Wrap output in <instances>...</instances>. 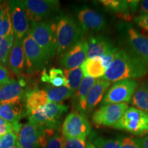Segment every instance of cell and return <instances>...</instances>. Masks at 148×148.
Returning a JSON list of instances; mask_svg holds the SVG:
<instances>
[{"mask_svg":"<svg viewBox=\"0 0 148 148\" xmlns=\"http://www.w3.org/2000/svg\"><path fill=\"white\" fill-rule=\"evenodd\" d=\"M127 108V103L103 105L93 112L92 121L97 127H113Z\"/></svg>","mask_w":148,"mask_h":148,"instance_id":"obj_9","label":"cell"},{"mask_svg":"<svg viewBox=\"0 0 148 148\" xmlns=\"http://www.w3.org/2000/svg\"><path fill=\"white\" fill-rule=\"evenodd\" d=\"M147 65L130 49L116 52L113 62L107 68L103 78L109 82L143 77L147 73Z\"/></svg>","mask_w":148,"mask_h":148,"instance_id":"obj_1","label":"cell"},{"mask_svg":"<svg viewBox=\"0 0 148 148\" xmlns=\"http://www.w3.org/2000/svg\"><path fill=\"white\" fill-rule=\"evenodd\" d=\"M139 12L140 14H148V0L140 1Z\"/></svg>","mask_w":148,"mask_h":148,"instance_id":"obj_41","label":"cell"},{"mask_svg":"<svg viewBox=\"0 0 148 148\" xmlns=\"http://www.w3.org/2000/svg\"><path fill=\"white\" fill-rule=\"evenodd\" d=\"M80 67L85 76L95 79L103 77L106 71L103 66L102 60L100 57L86 59Z\"/></svg>","mask_w":148,"mask_h":148,"instance_id":"obj_24","label":"cell"},{"mask_svg":"<svg viewBox=\"0 0 148 148\" xmlns=\"http://www.w3.org/2000/svg\"><path fill=\"white\" fill-rule=\"evenodd\" d=\"M23 46L28 71L34 72L42 69L49 58L29 32L23 38Z\"/></svg>","mask_w":148,"mask_h":148,"instance_id":"obj_10","label":"cell"},{"mask_svg":"<svg viewBox=\"0 0 148 148\" xmlns=\"http://www.w3.org/2000/svg\"><path fill=\"white\" fill-rule=\"evenodd\" d=\"M68 110V107L59 103L49 101L45 106L27 112L29 121L42 128L56 129L61 116Z\"/></svg>","mask_w":148,"mask_h":148,"instance_id":"obj_4","label":"cell"},{"mask_svg":"<svg viewBox=\"0 0 148 148\" xmlns=\"http://www.w3.org/2000/svg\"><path fill=\"white\" fill-rule=\"evenodd\" d=\"M10 14L12 30L14 36L18 39H23L28 32L29 24L23 1H9Z\"/></svg>","mask_w":148,"mask_h":148,"instance_id":"obj_11","label":"cell"},{"mask_svg":"<svg viewBox=\"0 0 148 148\" xmlns=\"http://www.w3.org/2000/svg\"><path fill=\"white\" fill-rule=\"evenodd\" d=\"M86 148H97L94 145L93 143H91V142H88L87 143V145H86Z\"/></svg>","mask_w":148,"mask_h":148,"instance_id":"obj_44","label":"cell"},{"mask_svg":"<svg viewBox=\"0 0 148 148\" xmlns=\"http://www.w3.org/2000/svg\"><path fill=\"white\" fill-rule=\"evenodd\" d=\"M17 134L14 132L0 136V148H12L16 144Z\"/></svg>","mask_w":148,"mask_h":148,"instance_id":"obj_33","label":"cell"},{"mask_svg":"<svg viewBox=\"0 0 148 148\" xmlns=\"http://www.w3.org/2000/svg\"><path fill=\"white\" fill-rule=\"evenodd\" d=\"M23 3L27 19L31 23L49 17L60 8V2L57 0H26Z\"/></svg>","mask_w":148,"mask_h":148,"instance_id":"obj_8","label":"cell"},{"mask_svg":"<svg viewBox=\"0 0 148 148\" xmlns=\"http://www.w3.org/2000/svg\"><path fill=\"white\" fill-rule=\"evenodd\" d=\"M97 79L92 77L85 76L82 79V82L79 85L78 89L73 95L74 103H75V110L78 111L86 115V97L93 85L95 84Z\"/></svg>","mask_w":148,"mask_h":148,"instance_id":"obj_19","label":"cell"},{"mask_svg":"<svg viewBox=\"0 0 148 148\" xmlns=\"http://www.w3.org/2000/svg\"><path fill=\"white\" fill-rule=\"evenodd\" d=\"M127 42L135 54L143 60L148 66V37L144 36L134 27L127 25L125 27Z\"/></svg>","mask_w":148,"mask_h":148,"instance_id":"obj_16","label":"cell"},{"mask_svg":"<svg viewBox=\"0 0 148 148\" xmlns=\"http://www.w3.org/2000/svg\"><path fill=\"white\" fill-rule=\"evenodd\" d=\"M9 8V1H3L0 3V19L2 17L5 11Z\"/></svg>","mask_w":148,"mask_h":148,"instance_id":"obj_43","label":"cell"},{"mask_svg":"<svg viewBox=\"0 0 148 148\" xmlns=\"http://www.w3.org/2000/svg\"><path fill=\"white\" fill-rule=\"evenodd\" d=\"M12 148H21V147H19V146H18V145H17V144H16V145H14V147H12Z\"/></svg>","mask_w":148,"mask_h":148,"instance_id":"obj_45","label":"cell"},{"mask_svg":"<svg viewBox=\"0 0 148 148\" xmlns=\"http://www.w3.org/2000/svg\"><path fill=\"white\" fill-rule=\"evenodd\" d=\"M21 100V98H16L0 102V117L12 123L14 132L16 134L22 127L19 123L23 114V106Z\"/></svg>","mask_w":148,"mask_h":148,"instance_id":"obj_13","label":"cell"},{"mask_svg":"<svg viewBox=\"0 0 148 148\" xmlns=\"http://www.w3.org/2000/svg\"><path fill=\"white\" fill-rule=\"evenodd\" d=\"M114 46L106 37L91 36L88 42V58L101 57L102 56Z\"/></svg>","mask_w":148,"mask_h":148,"instance_id":"obj_20","label":"cell"},{"mask_svg":"<svg viewBox=\"0 0 148 148\" xmlns=\"http://www.w3.org/2000/svg\"><path fill=\"white\" fill-rule=\"evenodd\" d=\"M64 136L56 129H42L40 139V148H63Z\"/></svg>","mask_w":148,"mask_h":148,"instance_id":"obj_23","label":"cell"},{"mask_svg":"<svg viewBox=\"0 0 148 148\" xmlns=\"http://www.w3.org/2000/svg\"><path fill=\"white\" fill-rule=\"evenodd\" d=\"M129 3L130 10V13L133 14L135 12V11L137 9L138 5L140 4L139 1H127Z\"/></svg>","mask_w":148,"mask_h":148,"instance_id":"obj_42","label":"cell"},{"mask_svg":"<svg viewBox=\"0 0 148 148\" xmlns=\"http://www.w3.org/2000/svg\"><path fill=\"white\" fill-rule=\"evenodd\" d=\"M101 3L112 13L116 14L121 19L126 21L132 19V14L130 13L128 1L125 0H101Z\"/></svg>","mask_w":148,"mask_h":148,"instance_id":"obj_22","label":"cell"},{"mask_svg":"<svg viewBox=\"0 0 148 148\" xmlns=\"http://www.w3.org/2000/svg\"><path fill=\"white\" fill-rule=\"evenodd\" d=\"M134 21L138 27L148 33V14H139L134 18Z\"/></svg>","mask_w":148,"mask_h":148,"instance_id":"obj_36","label":"cell"},{"mask_svg":"<svg viewBox=\"0 0 148 148\" xmlns=\"http://www.w3.org/2000/svg\"><path fill=\"white\" fill-rule=\"evenodd\" d=\"M63 148H86V139L64 137Z\"/></svg>","mask_w":148,"mask_h":148,"instance_id":"obj_34","label":"cell"},{"mask_svg":"<svg viewBox=\"0 0 148 148\" xmlns=\"http://www.w3.org/2000/svg\"><path fill=\"white\" fill-rule=\"evenodd\" d=\"M132 103L136 108L148 114V81L138 85L132 97Z\"/></svg>","mask_w":148,"mask_h":148,"instance_id":"obj_26","label":"cell"},{"mask_svg":"<svg viewBox=\"0 0 148 148\" xmlns=\"http://www.w3.org/2000/svg\"><path fill=\"white\" fill-rule=\"evenodd\" d=\"M48 100L50 102L59 103L73 96V92L67 86L54 87L47 86L45 89Z\"/></svg>","mask_w":148,"mask_h":148,"instance_id":"obj_28","label":"cell"},{"mask_svg":"<svg viewBox=\"0 0 148 148\" xmlns=\"http://www.w3.org/2000/svg\"><path fill=\"white\" fill-rule=\"evenodd\" d=\"M9 63L11 70L15 74H20L23 71L25 63L23 39H18L14 36V43L9 57Z\"/></svg>","mask_w":148,"mask_h":148,"instance_id":"obj_21","label":"cell"},{"mask_svg":"<svg viewBox=\"0 0 148 148\" xmlns=\"http://www.w3.org/2000/svg\"><path fill=\"white\" fill-rule=\"evenodd\" d=\"M10 14V6L0 19V36H14Z\"/></svg>","mask_w":148,"mask_h":148,"instance_id":"obj_31","label":"cell"},{"mask_svg":"<svg viewBox=\"0 0 148 148\" xmlns=\"http://www.w3.org/2000/svg\"><path fill=\"white\" fill-rule=\"evenodd\" d=\"M140 148H148V135L143 138H135Z\"/></svg>","mask_w":148,"mask_h":148,"instance_id":"obj_40","label":"cell"},{"mask_svg":"<svg viewBox=\"0 0 148 148\" xmlns=\"http://www.w3.org/2000/svg\"><path fill=\"white\" fill-rule=\"evenodd\" d=\"M49 102L45 90L34 89L27 92L25 95V107L27 112L42 107Z\"/></svg>","mask_w":148,"mask_h":148,"instance_id":"obj_25","label":"cell"},{"mask_svg":"<svg viewBox=\"0 0 148 148\" xmlns=\"http://www.w3.org/2000/svg\"><path fill=\"white\" fill-rule=\"evenodd\" d=\"M10 132H14L13 125L12 123L0 117V136Z\"/></svg>","mask_w":148,"mask_h":148,"instance_id":"obj_37","label":"cell"},{"mask_svg":"<svg viewBox=\"0 0 148 148\" xmlns=\"http://www.w3.org/2000/svg\"><path fill=\"white\" fill-rule=\"evenodd\" d=\"M97 148H121V138H107L101 136H96L92 139Z\"/></svg>","mask_w":148,"mask_h":148,"instance_id":"obj_32","label":"cell"},{"mask_svg":"<svg viewBox=\"0 0 148 148\" xmlns=\"http://www.w3.org/2000/svg\"><path fill=\"white\" fill-rule=\"evenodd\" d=\"M112 127L143 136L148 134V114L134 107L128 108Z\"/></svg>","mask_w":148,"mask_h":148,"instance_id":"obj_5","label":"cell"},{"mask_svg":"<svg viewBox=\"0 0 148 148\" xmlns=\"http://www.w3.org/2000/svg\"><path fill=\"white\" fill-rule=\"evenodd\" d=\"M1 1H0V3H1Z\"/></svg>","mask_w":148,"mask_h":148,"instance_id":"obj_46","label":"cell"},{"mask_svg":"<svg viewBox=\"0 0 148 148\" xmlns=\"http://www.w3.org/2000/svg\"><path fill=\"white\" fill-rule=\"evenodd\" d=\"M110 82L103 77L97 79L86 97V115L91 112V111L102 101L104 94L110 87Z\"/></svg>","mask_w":148,"mask_h":148,"instance_id":"obj_17","label":"cell"},{"mask_svg":"<svg viewBox=\"0 0 148 148\" xmlns=\"http://www.w3.org/2000/svg\"><path fill=\"white\" fill-rule=\"evenodd\" d=\"M10 80V73L3 66L0 65V84Z\"/></svg>","mask_w":148,"mask_h":148,"instance_id":"obj_39","label":"cell"},{"mask_svg":"<svg viewBox=\"0 0 148 148\" xmlns=\"http://www.w3.org/2000/svg\"><path fill=\"white\" fill-rule=\"evenodd\" d=\"M42 129L29 121L22 125L18 131L16 144L21 148H40V139Z\"/></svg>","mask_w":148,"mask_h":148,"instance_id":"obj_15","label":"cell"},{"mask_svg":"<svg viewBox=\"0 0 148 148\" xmlns=\"http://www.w3.org/2000/svg\"><path fill=\"white\" fill-rule=\"evenodd\" d=\"M139 85L135 79H123L116 82L110 88L101 101V106L130 101Z\"/></svg>","mask_w":148,"mask_h":148,"instance_id":"obj_6","label":"cell"},{"mask_svg":"<svg viewBox=\"0 0 148 148\" xmlns=\"http://www.w3.org/2000/svg\"><path fill=\"white\" fill-rule=\"evenodd\" d=\"M41 79L42 82L49 83L54 87H68V82L64 71L57 68H51L49 71V73H47L46 70L44 69L41 75Z\"/></svg>","mask_w":148,"mask_h":148,"instance_id":"obj_27","label":"cell"},{"mask_svg":"<svg viewBox=\"0 0 148 148\" xmlns=\"http://www.w3.org/2000/svg\"><path fill=\"white\" fill-rule=\"evenodd\" d=\"M77 18L83 31L97 32L103 30L107 26V21L100 13L88 8L81 9L77 14Z\"/></svg>","mask_w":148,"mask_h":148,"instance_id":"obj_14","label":"cell"},{"mask_svg":"<svg viewBox=\"0 0 148 148\" xmlns=\"http://www.w3.org/2000/svg\"><path fill=\"white\" fill-rule=\"evenodd\" d=\"M121 148H140L135 138L125 136L121 138Z\"/></svg>","mask_w":148,"mask_h":148,"instance_id":"obj_38","label":"cell"},{"mask_svg":"<svg viewBox=\"0 0 148 148\" xmlns=\"http://www.w3.org/2000/svg\"><path fill=\"white\" fill-rule=\"evenodd\" d=\"M83 29L71 16L61 17L56 25L57 53L62 56L70 48L82 40Z\"/></svg>","mask_w":148,"mask_h":148,"instance_id":"obj_2","label":"cell"},{"mask_svg":"<svg viewBox=\"0 0 148 148\" xmlns=\"http://www.w3.org/2000/svg\"><path fill=\"white\" fill-rule=\"evenodd\" d=\"M25 84L23 79H10L0 84V102L21 98Z\"/></svg>","mask_w":148,"mask_h":148,"instance_id":"obj_18","label":"cell"},{"mask_svg":"<svg viewBox=\"0 0 148 148\" xmlns=\"http://www.w3.org/2000/svg\"><path fill=\"white\" fill-rule=\"evenodd\" d=\"M88 57V42L81 40L61 56L60 64L65 69L81 66Z\"/></svg>","mask_w":148,"mask_h":148,"instance_id":"obj_12","label":"cell"},{"mask_svg":"<svg viewBox=\"0 0 148 148\" xmlns=\"http://www.w3.org/2000/svg\"><path fill=\"white\" fill-rule=\"evenodd\" d=\"M63 71L68 82V88L75 94L82 82V77L84 75L82 69L79 66L71 69H64Z\"/></svg>","mask_w":148,"mask_h":148,"instance_id":"obj_29","label":"cell"},{"mask_svg":"<svg viewBox=\"0 0 148 148\" xmlns=\"http://www.w3.org/2000/svg\"><path fill=\"white\" fill-rule=\"evenodd\" d=\"M57 24L49 21L31 23L29 34L41 47L48 58H51L57 53Z\"/></svg>","mask_w":148,"mask_h":148,"instance_id":"obj_3","label":"cell"},{"mask_svg":"<svg viewBox=\"0 0 148 148\" xmlns=\"http://www.w3.org/2000/svg\"><path fill=\"white\" fill-rule=\"evenodd\" d=\"M118 49L115 47L111 48L110 49H109L108 51H107L106 53L103 54L102 56L100 57L102 60V64L104 66V68L107 69V68L110 65L111 63L113 62L114 57L116 52H117Z\"/></svg>","mask_w":148,"mask_h":148,"instance_id":"obj_35","label":"cell"},{"mask_svg":"<svg viewBox=\"0 0 148 148\" xmlns=\"http://www.w3.org/2000/svg\"><path fill=\"white\" fill-rule=\"evenodd\" d=\"M91 127L86 116L77 110L66 116L62 126V133L66 138H84L90 134Z\"/></svg>","mask_w":148,"mask_h":148,"instance_id":"obj_7","label":"cell"},{"mask_svg":"<svg viewBox=\"0 0 148 148\" xmlns=\"http://www.w3.org/2000/svg\"><path fill=\"white\" fill-rule=\"evenodd\" d=\"M14 36H0V65L6 66L13 45Z\"/></svg>","mask_w":148,"mask_h":148,"instance_id":"obj_30","label":"cell"}]
</instances>
